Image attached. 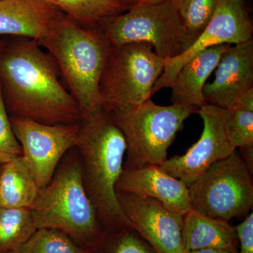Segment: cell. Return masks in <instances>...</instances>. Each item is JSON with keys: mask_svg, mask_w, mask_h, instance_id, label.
I'll use <instances>...</instances> for the list:
<instances>
[{"mask_svg": "<svg viewBox=\"0 0 253 253\" xmlns=\"http://www.w3.org/2000/svg\"><path fill=\"white\" fill-rule=\"evenodd\" d=\"M36 41L9 39L0 51V84L9 116L42 124H78L81 110L60 81L61 71Z\"/></svg>", "mask_w": 253, "mask_h": 253, "instance_id": "obj_1", "label": "cell"}, {"mask_svg": "<svg viewBox=\"0 0 253 253\" xmlns=\"http://www.w3.org/2000/svg\"><path fill=\"white\" fill-rule=\"evenodd\" d=\"M75 149L81 161L84 189L105 231L131 227L117 198L126 144L111 113L99 109L80 123Z\"/></svg>", "mask_w": 253, "mask_h": 253, "instance_id": "obj_2", "label": "cell"}, {"mask_svg": "<svg viewBox=\"0 0 253 253\" xmlns=\"http://www.w3.org/2000/svg\"><path fill=\"white\" fill-rule=\"evenodd\" d=\"M41 45L57 63L83 120L101 109L100 79L111 44L99 26L84 27L65 15Z\"/></svg>", "mask_w": 253, "mask_h": 253, "instance_id": "obj_3", "label": "cell"}, {"mask_svg": "<svg viewBox=\"0 0 253 253\" xmlns=\"http://www.w3.org/2000/svg\"><path fill=\"white\" fill-rule=\"evenodd\" d=\"M60 163L49 184L40 189L31 209L33 220L37 229H59L89 251L106 231L84 189L76 149L68 151Z\"/></svg>", "mask_w": 253, "mask_h": 253, "instance_id": "obj_4", "label": "cell"}, {"mask_svg": "<svg viewBox=\"0 0 253 253\" xmlns=\"http://www.w3.org/2000/svg\"><path fill=\"white\" fill-rule=\"evenodd\" d=\"M199 110L195 106H160L150 99L136 107L110 113L126 141L123 169L161 166L184 121Z\"/></svg>", "mask_w": 253, "mask_h": 253, "instance_id": "obj_5", "label": "cell"}, {"mask_svg": "<svg viewBox=\"0 0 253 253\" xmlns=\"http://www.w3.org/2000/svg\"><path fill=\"white\" fill-rule=\"evenodd\" d=\"M164 64L147 43L111 45L100 79L101 109L109 113L123 111L151 99Z\"/></svg>", "mask_w": 253, "mask_h": 253, "instance_id": "obj_6", "label": "cell"}, {"mask_svg": "<svg viewBox=\"0 0 253 253\" xmlns=\"http://www.w3.org/2000/svg\"><path fill=\"white\" fill-rule=\"evenodd\" d=\"M99 28L111 45L147 43L164 60L182 54L195 42L170 0L139 3L123 14L106 20Z\"/></svg>", "mask_w": 253, "mask_h": 253, "instance_id": "obj_7", "label": "cell"}, {"mask_svg": "<svg viewBox=\"0 0 253 253\" xmlns=\"http://www.w3.org/2000/svg\"><path fill=\"white\" fill-rule=\"evenodd\" d=\"M188 186L191 209L208 217L229 221L252 210L253 174L236 150Z\"/></svg>", "mask_w": 253, "mask_h": 253, "instance_id": "obj_8", "label": "cell"}, {"mask_svg": "<svg viewBox=\"0 0 253 253\" xmlns=\"http://www.w3.org/2000/svg\"><path fill=\"white\" fill-rule=\"evenodd\" d=\"M15 136L23 150V156L39 189L47 185L60 162L77 141L80 123L51 125L9 116Z\"/></svg>", "mask_w": 253, "mask_h": 253, "instance_id": "obj_9", "label": "cell"}, {"mask_svg": "<svg viewBox=\"0 0 253 253\" xmlns=\"http://www.w3.org/2000/svg\"><path fill=\"white\" fill-rule=\"evenodd\" d=\"M253 25L244 1L218 0L215 12L192 45L173 59H165L164 70L151 96L172 85L174 78L188 61L201 51L219 44H238L253 39Z\"/></svg>", "mask_w": 253, "mask_h": 253, "instance_id": "obj_10", "label": "cell"}, {"mask_svg": "<svg viewBox=\"0 0 253 253\" xmlns=\"http://www.w3.org/2000/svg\"><path fill=\"white\" fill-rule=\"evenodd\" d=\"M230 112L209 104L199 109L204 130L199 141L185 154L166 160L160 166L163 170L189 186L214 163L232 154L236 149L229 142L225 131Z\"/></svg>", "mask_w": 253, "mask_h": 253, "instance_id": "obj_11", "label": "cell"}, {"mask_svg": "<svg viewBox=\"0 0 253 253\" xmlns=\"http://www.w3.org/2000/svg\"><path fill=\"white\" fill-rule=\"evenodd\" d=\"M123 214L156 253H186L183 244L184 215L157 200L126 192H116Z\"/></svg>", "mask_w": 253, "mask_h": 253, "instance_id": "obj_12", "label": "cell"}, {"mask_svg": "<svg viewBox=\"0 0 253 253\" xmlns=\"http://www.w3.org/2000/svg\"><path fill=\"white\" fill-rule=\"evenodd\" d=\"M216 68L214 81L204 86V99L208 104L233 111L253 88V40L229 46Z\"/></svg>", "mask_w": 253, "mask_h": 253, "instance_id": "obj_13", "label": "cell"}, {"mask_svg": "<svg viewBox=\"0 0 253 253\" xmlns=\"http://www.w3.org/2000/svg\"><path fill=\"white\" fill-rule=\"evenodd\" d=\"M116 191L157 200L181 215L191 210L189 186L169 175L160 166L123 169L116 183Z\"/></svg>", "mask_w": 253, "mask_h": 253, "instance_id": "obj_14", "label": "cell"}, {"mask_svg": "<svg viewBox=\"0 0 253 253\" xmlns=\"http://www.w3.org/2000/svg\"><path fill=\"white\" fill-rule=\"evenodd\" d=\"M65 15L42 0H0V36L29 38L41 44Z\"/></svg>", "mask_w": 253, "mask_h": 253, "instance_id": "obj_15", "label": "cell"}, {"mask_svg": "<svg viewBox=\"0 0 253 253\" xmlns=\"http://www.w3.org/2000/svg\"><path fill=\"white\" fill-rule=\"evenodd\" d=\"M231 44L212 46L201 51L179 70L170 87L172 104L201 108L207 105L204 96L206 81L217 68L221 55Z\"/></svg>", "mask_w": 253, "mask_h": 253, "instance_id": "obj_16", "label": "cell"}, {"mask_svg": "<svg viewBox=\"0 0 253 253\" xmlns=\"http://www.w3.org/2000/svg\"><path fill=\"white\" fill-rule=\"evenodd\" d=\"M183 244L186 253L202 249L236 251L239 240L229 221L213 219L195 211L184 215Z\"/></svg>", "mask_w": 253, "mask_h": 253, "instance_id": "obj_17", "label": "cell"}, {"mask_svg": "<svg viewBox=\"0 0 253 253\" xmlns=\"http://www.w3.org/2000/svg\"><path fill=\"white\" fill-rule=\"evenodd\" d=\"M40 189L23 156L1 166L0 207L31 209Z\"/></svg>", "mask_w": 253, "mask_h": 253, "instance_id": "obj_18", "label": "cell"}, {"mask_svg": "<svg viewBox=\"0 0 253 253\" xmlns=\"http://www.w3.org/2000/svg\"><path fill=\"white\" fill-rule=\"evenodd\" d=\"M53 5L84 27H99L109 19L127 11L129 7L117 0H42Z\"/></svg>", "mask_w": 253, "mask_h": 253, "instance_id": "obj_19", "label": "cell"}, {"mask_svg": "<svg viewBox=\"0 0 253 253\" xmlns=\"http://www.w3.org/2000/svg\"><path fill=\"white\" fill-rule=\"evenodd\" d=\"M37 229L31 209L0 207V253L19 251Z\"/></svg>", "mask_w": 253, "mask_h": 253, "instance_id": "obj_20", "label": "cell"}, {"mask_svg": "<svg viewBox=\"0 0 253 253\" xmlns=\"http://www.w3.org/2000/svg\"><path fill=\"white\" fill-rule=\"evenodd\" d=\"M21 253H89L63 231L41 228L21 246Z\"/></svg>", "mask_w": 253, "mask_h": 253, "instance_id": "obj_21", "label": "cell"}, {"mask_svg": "<svg viewBox=\"0 0 253 253\" xmlns=\"http://www.w3.org/2000/svg\"><path fill=\"white\" fill-rule=\"evenodd\" d=\"M170 1L184 27L196 41L212 19L218 0Z\"/></svg>", "mask_w": 253, "mask_h": 253, "instance_id": "obj_22", "label": "cell"}, {"mask_svg": "<svg viewBox=\"0 0 253 253\" xmlns=\"http://www.w3.org/2000/svg\"><path fill=\"white\" fill-rule=\"evenodd\" d=\"M89 253H156L133 228L106 231Z\"/></svg>", "mask_w": 253, "mask_h": 253, "instance_id": "obj_23", "label": "cell"}, {"mask_svg": "<svg viewBox=\"0 0 253 253\" xmlns=\"http://www.w3.org/2000/svg\"><path fill=\"white\" fill-rule=\"evenodd\" d=\"M225 131L229 142L236 149L253 145V111H231L226 121Z\"/></svg>", "mask_w": 253, "mask_h": 253, "instance_id": "obj_24", "label": "cell"}, {"mask_svg": "<svg viewBox=\"0 0 253 253\" xmlns=\"http://www.w3.org/2000/svg\"><path fill=\"white\" fill-rule=\"evenodd\" d=\"M21 156L22 148L13 131L0 84V166Z\"/></svg>", "mask_w": 253, "mask_h": 253, "instance_id": "obj_25", "label": "cell"}, {"mask_svg": "<svg viewBox=\"0 0 253 253\" xmlns=\"http://www.w3.org/2000/svg\"><path fill=\"white\" fill-rule=\"evenodd\" d=\"M240 241V253H253V213L234 227Z\"/></svg>", "mask_w": 253, "mask_h": 253, "instance_id": "obj_26", "label": "cell"}, {"mask_svg": "<svg viewBox=\"0 0 253 253\" xmlns=\"http://www.w3.org/2000/svg\"><path fill=\"white\" fill-rule=\"evenodd\" d=\"M239 153L250 172L253 174V145L239 148Z\"/></svg>", "mask_w": 253, "mask_h": 253, "instance_id": "obj_27", "label": "cell"}, {"mask_svg": "<svg viewBox=\"0 0 253 253\" xmlns=\"http://www.w3.org/2000/svg\"><path fill=\"white\" fill-rule=\"evenodd\" d=\"M236 109L253 111V88H251V89L246 91L244 94L241 96V97L238 101L237 104H236L234 110Z\"/></svg>", "mask_w": 253, "mask_h": 253, "instance_id": "obj_28", "label": "cell"}, {"mask_svg": "<svg viewBox=\"0 0 253 253\" xmlns=\"http://www.w3.org/2000/svg\"><path fill=\"white\" fill-rule=\"evenodd\" d=\"M234 251H226V250L202 249L188 251L186 253H234Z\"/></svg>", "mask_w": 253, "mask_h": 253, "instance_id": "obj_29", "label": "cell"}, {"mask_svg": "<svg viewBox=\"0 0 253 253\" xmlns=\"http://www.w3.org/2000/svg\"><path fill=\"white\" fill-rule=\"evenodd\" d=\"M117 1H121L129 8L134 6V5L139 4V3L144 2L145 0H117Z\"/></svg>", "mask_w": 253, "mask_h": 253, "instance_id": "obj_30", "label": "cell"}, {"mask_svg": "<svg viewBox=\"0 0 253 253\" xmlns=\"http://www.w3.org/2000/svg\"><path fill=\"white\" fill-rule=\"evenodd\" d=\"M9 38H3V39H0V51L4 48V46L6 45V43L8 42Z\"/></svg>", "mask_w": 253, "mask_h": 253, "instance_id": "obj_31", "label": "cell"}, {"mask_svg": "<svg viewBox=\"0 0 253 253\" xmlns=\"http://www.w3.org/2000/svg\"><path fill=\"white\" fill-rule=\"evenodd\" d=\"M164 1H168V0H145V1L148 3H158Z\"/></svg>", "mask_w": 253, "mask_h": 253, "instance_id": "obj_32", "label": "cell"}, {"mask_svg": "<svg viewBox=\"0 0 253 253\" xmlns=\"http://www.w3.org/2000/svg\"><path fill=\"white\" fill-rule=\"evenodd\" d=\"M4 253H21L20 251H10V252Z\"/></svg>", "mask_w": 253, "mask_h": 253, "instance_id": "obj_33", "label": "cell"}, {"mask_svg": "<svg viewBox=\"0 0 253 253\" xmlns=\"http://www.w3.org/2000/svg\"><path fill=\"white\" fill-rule=\"evenodd\" d=\"M234 253H239V252H238L237 250H236V251H234Z\"/></svg>", "mask_w": 253, "mask_h": 253, "instance_id": "obj_34", "label": "cell"}, {"mask_svg": "<svg viewBox=\"0 0 253 253\" xmlns=\"http://www.w3.org/2000/svg\"><path fill=\"white\" fill-rule=\"evenodd\" d=\"M237 1H244V0H237Z\"/></svg>", "mask_w": 253, "mask_h": 253, "instance_id": "obj_35", "label": "cell"}, {"mask_svg": "<svg viewBox=\"0 0 253 253\" xmlns=\"http://www.w3.org/2000/svg\"><path fill=\"white\" fill-rule=\"evenodd\" d=\"M0 170H1V166H0Z\"/></svg>", "mask_w": 253, "mask_h": 253, "instance_id": "obj_36", "label": "cell"}]
</instances>
